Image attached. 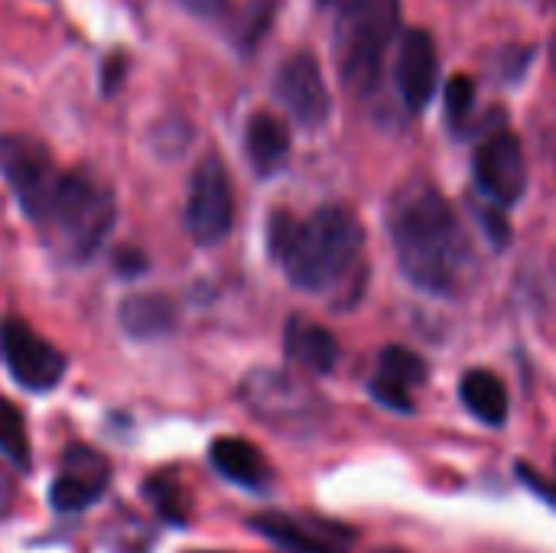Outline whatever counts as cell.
<instances>
[{"mask_svg":"<svg viewBox=\"0 0 556 553\" xmlns=\"http://www.w3.org/2000/svg\"><path fill=\"white\" fill-rule=\"evenodd\" d=\"M283 349H287V359L313 375H329L339 362V342L336 336L319 326V323H309L303 316H293L287 323V336H283Z\"/></svg>","mask_w":556,"mask_h":553,"instance_id":"cell-16","label":"cell"},{"mask_svg":"<svg viewBox=\"0 0 556 553\" xmlns=\"http://www.w3.org/2000/svg\"><path fill=\"white\" fill-rule=\"evenodd\" d=\"M0 173L29 222L42 215L62 179V169L55 166L49 147L29 134H0Z\"/></svg>","mask_w":556,"mask_h":553,"instance_id":"cell-6","label":"cell"},{"mask_svg":"<svg viewBox=\"0 0 556 553\" xmlns=\"http://www.w3.org/2000/svg\"><path fill=\"white\" fill-rule=\"evenodd\" d=\"M182 10H189L192 16H202V20H208V16H218L225 7H228V0H176Z\"/></svg>","mask_w":556,"mask_h":553,"instance_id":"cell-26","label":"cell"},{"mask_svg":"<svg viewBox=\"0 0 556 553\" xmlns=\"http://www.w3.org/2000/svg\"><path fill=\"white\" fill-rule=\"evenodd\" d=\"M437 75H440V59H437L433 36L427 29H407L397 55V88L410 111H424L430 104L437 91Z\"/></svg>","mask_w":556,"mask_h":553,"instance_id":"cell-13","label":"cell"},{"mask_svg":"<svg viewBox=\"0 0 556 553\" xmlns=\"http://www.w3.org/2000/svg\"><path fill=\"white\" fill-rule=\"evenodd\" d=\"M388 228L397 264L414 287L440 297H456L472 277L476 257L469 238L437 186H401L388 209Z\"/></svg>","mask_w":556,"mask_h":553,"instance_id":"cell-1","label":"cell"},{"mask_svg":"<svg viewBox=\"0 0 556 553\" xmlns=\"http://www.w3.org/2000/svg\"><path fill=\"white\" fill-rule=\"evenodd\" d=\"M267 251L287 271L293 287L323 293L358 267L365 228L345 205H323L303 222L287 209H277L267 218Z\"/></svg>","mask_w":556,"mask_h":553,"instance_id":"cell-2","label":"cell"},{"mask_svg":"<svg viewBox=\"0 0 556 553\" xmlns=\"http://www.w3.org/2000/svg\"><path fill=\"white\" fill-rule=\"evenodd\" d=\"M551 68L556 72V33H554V39H551Z\"/></svg>","mask_w":556,"mask_h":553,"instance_id":"cell-30","label":"cell"},{"mask_svg":"<svg viewBox=\"0 0 556 553\" xmlns=\"http://www.w3.org/2000/svg\"><path fill=\"white\" fill-rule=\"evenodd\" d=\"M0 456H7L13 466H29V437L20 411L7 401H0Z\"/></svg>","mask_w":556,"mask_h":553,"instance_id":"cell-21","label":"cell"},{"mask_svg":"<svg viewBox=\"0 0 556 553\" xmlns=\"http://www.w3.org/2000/svg\"><path fill=\"white\" fill-rule=\"evenodd\" d=\"M114 267L121 277H140L147 274V254H140L137 248H121L114 251Z\"/></svg>","mask_w":556,"mask_h":553,"instance_id":"cell-24","label":"cell"},{"mask_svg":"<svg viewBox=\"0 0 556 553\" xmlns=\"http://www.w3.org/2000/svg\"><path fill=\"white\" fill-rule=\"evenodd\" d=\"M117 319L130 339L150 342V339L169 336L179 326V306L166 293H130L121 303Z\"/></svg>","mask_w":556,"mask_h":553,"instance_id":"cell-15","label":"cell"},{"mask_svg":"<svg viewBox=\"0 0 556 553\" xmlns=\"http://www.w3.org/2000/svg\"><path fill=\"white\" fill-rule=\"evenodd\" d=\"M319 7H336V10H342V7H349L352 0H316Z\"/></svg>","mask_w":556,"mask_h":553,"instance_id":"cell-29","label":"cell"},{"mask_svg":"<svg viewBox=\"0 0 556 553\" xmlns=\"http://www.w3.org/2000/svg\"><path fill=\"white\" fill-rule=\"evenodd\" d=\"M401 29L397 0H352L336 23V68L352 95H368L378 85L381 59Z\"/></svg>","mask_w":556,"mask_h":553,"instance_id":"cell-4","label":"cell"},{"mask_svg":"<svg viewBox=\"0 0 556 553\" xmlns=\"http://www.w3.org/2000/svg\"><path fill=\"white\" fill-rule=\"evenodd\" d=\"M124 72H127V62L121 59V55H114L104 68H101V88L111 95L117 85H121V78H124Z\"/></svg>","mask_w":556,"mask_h":553,"instance_id":"cell-27","label":"cell"},{"mask_svg":"<svg viewBox=\"0 0 556 553\" xmlns=\"http://www.w3.org/2000/svg\"><path fill=\"white\" fill-rule=\"evenodd\" d=\"M274 16H277V0H248L241 7V13L235 16V26H231V39L238 42V49L254 52L257 42L267 36Z\"/></svg>","mask_w":556,"mask_h":553,"instance_id":"cell-20","label":"cell"},{"mask_svg":"<svg viewBox=\"0 0 556 553\" xmlns=\"http://www.w3.org/2000/svg\"><path fill=\"white\" fill-rule=\"evenodd\" d=\"M274 91H277L280 104L290 111V117H293L300 127L316 130V127H323V124L329 121L332 98H329L323 68H319V62H316L313 52H293V55L277 68Z\"/></svg>","mask_w":556,"mask_h":553,"instance_id":"cell-9","label":"cell"},{"mask_svg":"<svg viewBox=\"0 0 556 553\" xmlns=\"http://www.w3.org/2000/svg\"><path fill=\"white\" fill-rule=\"evenodd\" d=\"M0 355L26 391H52L65 375V355L33 332L23 319L0 323Z\"/></svg>","mask_w":556,"mask_h":553,"instance_id":"cell-8","label":"cell"},{"mask_svg":"<svg viewBox=\"0 0 556 553\" xmlns=\"http://www.w3.org/2000/svg\"><path fill=\"white\" fill-rule=\"evenodd\" d=\"M248 156L261 176H274L287 166L290 156V134L280 117L257 111L248 121Z\"/></svg>","mask_w":556,"mask_h":553,"instance_id":"cell-18","label":"cell"},{"mask_svg":"<svg viewBox=\"0 0 556 553\" xmlns=\"http://www.w3.org/2000/svg\"><path fill=\"white\" fill-rule=\"evenodd\" d=\"M518 476L525 479V486H528L531 492H538L551 508H556V482H547L541 473H534V469H528V466H518Z\"/></svg>","mask_w":556,"mask_h":553,"instance_id":"cell-25","label":"cell"},{"mask_svg":"<svg viewBox=\"0 0 556 553\" xmlns=\"http://www.w3.org/2000/svg\"><path fill=\"white\" fill-rule=\"evenodd\" d=\"M13 502H16V486H13V479L0 469V518L10 515Z\"/></svg>","mask_w":556,"mask_h":553,"instance_id":"cell-28","label":"cell"},{"mask_svg":"<svg viewBox=\"0 0 556 553\" xmlns=\"http://www.w3.org/2000/svg\"><path fill=\"white\" fill-rule=\"evenodd\" d=\"M208 460L225 479H231L244 489H267V482L274 479L264 453L238 437H218L208 450Z\"/></svg>","mask_w":556,"mask_h":553,"instance_id":"cell-17","label":"cell"},{"mask_svg":"<svg viewBox=\"0 0 556 553\" xmlns=\"http://www.w3.org/2000/svg\"><path fill=\"white\" fill-rule=\"evenodd\" d=\"M231 222H235V199H231L228 169L212 153L192 173L189 199H186V228L195 244L208 248L228 238Z\"/></svg>","mask_w":556,"mask_h":553,"instance_id":"cell-7","label":"cell"},{"mask_svg":"<svg viewBox=\"0 0 556 553\" xmlns=\"http://www.w3.org/2000/svg\"><path fill=\"white\" fill-rule=\"evenodd\" d=\"M147 495L153 499V505L160 508V515H166L169 521H189V505H186V492L179 482H169V479H150L147 482Z\"/></svg>","mask_w":556,"mask_h":553,"instance_id":"cell-22","label":"cell"},{"mask_svg":"<svg viewBox=\"0 0 556 553\" xmlns=\"http://www.w3.org/2000/svg\"><path fill=\"white\" fill-rule=\"evenodd\" d=\"M384 553H401V551H384Z\"/></svg>","mask_w":556,"mask_h":553,"instance_id":"cell-31","label":"cell"},{"mask_svg":"<svg viewBox=\"0 0 556 553\" xmlns=\"http://www.w3.org/2000/svg\"><path fill=\"white\" fill-rule=\"evenodd\" d=\"M459 394H463V404L472 411V417H479L482 424L502 427L508 420V391L498 375L485 368H472L463 375Z\"/></svg>","mask_w":556,"mask_h":553,"instance_id":"cell-19","label":"cell"},{"mask_svg":"<svg viewBox=\"0 0 556 553\" xmlns=\"http://www.w3.org/2000/svg\"><path fill=\"white\" fill-rule=\"evenodd\" d=\"M241 401L257 420H264L267 427H277V430L309 427L323 414V401L316 398V391L309 385L296 381L287 372H274V368L251 372L241 381Z\"/></svg>","mask_w":556,"mask_h":553,"instance_id":"cell-5","label":"cell"},{"mask_svg":"<svg viewBox=\"0 0 556 553\" xmlns=\"http://www.w3.org/2000/svg\"><path fill=\"white\" fill-rule=\"evenodd\" d=\"M108 482L111 466L101 453L91 447H68L52 479L49 502L55 512H85L108 492Z\"/></svg>","mask_w":556,"mask_h":553,"instance_id":"cell-11","label":"cell"},{"mask_svg":"<svg viewBox=\"0 0 556 553\" xmlns=\"http://www.w3.org/2000/svg\"><path fill=\"white\" fill-rule=\"evenodd\" d=\"M254 531H261L270 544L283 548L287 553H345L352 544V535L326 525V521H313V518H293V515H261L251 521Z\"/></svg>","mask_w":556,"mask_h":553,"instance_id":"cell-12","label":"cell"},{"mask_svg":"<svg viewBox=\"0 0 556 553\" xmlns=\"http://www.w3.org/2000/svg\"><path fill=\"white\" fill-rule=\"evenodd\" d=\"M114 192L88 169L62 173L42 215L33 222L46 244L72 264H85L114 225Z\"/></svg>","mask_w":556,"mask_h":553,"instance_id":"cell-3","label":"cell"},{"mask_svg":"<svg viewBox=\"0 0 556 553\" xmlns=\"http://www.w3.org/2000/svg\"><path fill=\"white\" fill-rule=\"evenodd\" d=\"M424 381H427V362L420 355H414L410 349L388 345L381 352L378 375L371 378V398L391 411L410 414L414 411L410 391Z\"/></svg>","mask_w":556,"mask_h":553,"instance_id":"cell-14","label":"cell"},{"mask_svg":"<svg viewBox=\"0 0 556 553\" xmlns=\"http://www.w3.org/2000/svg\"><path fill=\"white\" fill-rule=\"evenodd\" d=\"M472 101H476V85H472V78H469V75H453V78L446 81V111H450V117H453L456 124L469 117Z\"/></svg>","mask_w":556,"mask_h":553,"instance_id":"cell-23","label":"cell"},{"mask_svg":"<svg viewBox=\"0 0 556 553\" xmlns=\"http://www.w3.org/2000/svg\"><path fill=\"white\" fill-rule=\"evenodd\" d=\"M476 183L495 205H515L528 189L525 147L511 130H495L476 153Z\"/></svg>","mask_w":556,"mask_h":553,"instance_id":"cell-10","label":"cell"}]
</instances>
